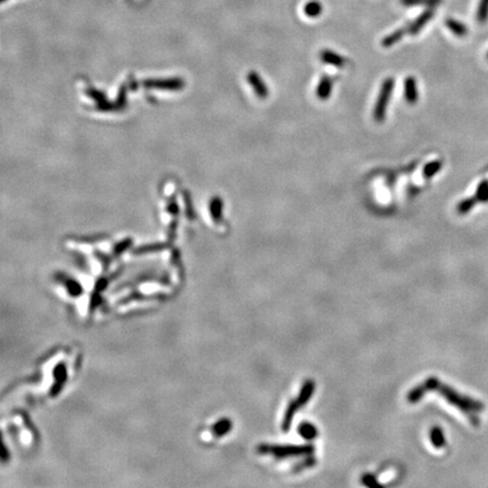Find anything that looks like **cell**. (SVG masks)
Instances as JSON below:
<instances>
[{
	"mask_svg": "<svg viewBox=\"0 0 488 488\" xmlns=\"http://www.w3.org/2000/svg\"><path fill=\"white\" fill-rule=\"evenodd\" d=\"M423 383L424 386H425L427 392L438 391L444 399H446L450 403L454 404V406H457L463 411H475L479 409L478 403H476L475 401H473V400L463 398V397L458 395L454 390H452L451 388L440 382L439 379L428 378L426 381H424Z\"/></svg>",
	"mask_w": 488,
	"mask_h": 488,
	"instance_id": "obj_1",
	"label": "cell"
},
{
	"mask_svg": "<svg viewBox=\"0 0 488 488\" xmlns=\"http://www.w3.org/2000/svg\"><path fill=\"white\" fill-rule=\"evenodd\" d=\"M315 390V383L314 381L312 380H307L303 383L302 389H301L300 395L297 396V398L293 401L289 402L286 411H285V416L283 419V423H281V430L284 432H288L289 428L292 426L293 419L295 417V414L297 410H300L304 404H307L310 401L311 397L314 394Z\"/></svg>",
	"mask_w": 488,
	"mask_h": 488,
	"instance_id": "obj_2",
	"label": "cell"
},
{
	"mask_svg": "<svg viewBox=\"0 0 488 488\" xmlns=\"http://www.w3.org/2000/svg\"><path fill=\"white\" fill-rule=\"evenodd\" d=\"M314 446L311 444H303V445H269L263 444L258 447V452L261 454H269L276 459H285L292 457H304V455L313 454Z\"/></svg>",
	"mask_w": 488,
	"mask_h": 488,
	"instance_id": "obj_3",
	"label": "cell"
},
{
	"mask_svg": "<svg viewBox=\"0 0 488 488\" xmlns=\"http://www.w3.org/2000/svg\"><path fill=\"white\" fill-rule=\"evenodd\" d=\"M394 87H395V79L391 77L387 78L386 81L383 82L382 86H381L378 100H376L374 106V112H373V117H374V120L376 122H383L384 119H386L387 108L389 103H390L392 92H394Z\"/></svg>",
	"mask_w": 488,
	"mask_h": 488,
	"instance_id": "obj_4",
	"label": "cell"
},
{
	"mask_svg": "<svg viewBox=\"0 0 488 488\" xmlns=\"http://www.w3.org/2000/svg\"><path fill=\"white\" fill-rule=\"evenodd\" d=\"M434 15H435L434 7H430L428 9L424 10L414 22H411L409 25H408V33L411 35L418 34L419 32L423 30V27L425 26L432 18H433Z\"/></svg>",
	"mask_w": 488,
	"mask_h": 488,
	"instance_id": "obj_5",
	"label": "cell"
},
{
	"mask_svg": "<svg viewBox=\"0 0 488 488\" xmlns=\"http://www.w3.org/2000/svg\"><path fill=\"white\" fill-rule=\"evenodd\" d=\"M403 94L409 104H415L418 101V86L415 77L408 76L403 82Z\"/></svg>",
	"mask_w": 488,
	"mask_h": 488,
	"instance_id": "obj_6",
	"label": "cell"
},
{
	"mask_svg": "<svg viewBox=\"0 0 488 488\" xmlns=\"http://www.w3.org/2000/svg\"><path fill=\"white\" fill-rule=\"evenodd\" d=\"M320 59L323 63L337 67V68H343V67L346 66V59L341 57V55L337 52H335V51L329 49H324L321 51Z\"/></svg>",
	"mask_w": 488,
	"mask_h": 488,
	"instance_id": "obj_7",
	"label": "cell"
},
{
	"mask_svg": "<svg viewBox=\"0 0 488 488\" xmlns=\"http://www.w3.org/2000/svg\"><path fill=\"white\" fill-rule=\"evenodd\" d=\"M332 79L329 76H323L320 79L319 85L316 87V96L322 101L328 100L332 92Z\"/></svg>",
	"mask_w": 488,
	"mask_h": 488,
	"instance_id": "obj_8",
	"label": "cell"
},
{
	"mask_svg": "<svg viewBox=\"0 0 488 488\" xmlns=\"http://www.w3.org/2000/svg\"><path fill=\"white\" fill-rule=\"evenodd\" d=\"M297 432H299L301 438L307 440V441H312V440L318 438V435H319L318 428L313 425L312 423H309V422L301 423L299 428H297Z\"/></svg>",
	"mask_w": 488,
	"mask_h": 488,
	"instance_id": "obj_9",
	"label": "cell"
},
{
	"mask_svg": "<svg viewBox=\"0 0 488 488\" xmlns=\"http://www.w3.org/2000/svg\"><path fill=\"white\" fill-rule=\"evenodd\" d=\"M249 82L250 84L252 85L253 89H255L257 95L261 98H265L268 96V89L266 84L264 83L263 79H261L256 73H251L249 75Z\"/></svg>",
	"mask_w": 488,
	"mask_h": 488,
	"instance_id": "obj_10",
	"label": "cell"
},
{
	"mask_svg": "<svg viewBox=\"0 0 488 488\" xmlns=\"http://www.w3.org/2000/svg\"><path fill=\"white\" fill-rule=\"evenodd\" d=\"M445 25L450 32H452L455 37L465 38L468 34V27L465 24L457 21L454 18H447L445 21Z\"/></svg>",
	"mask_w": 488,
	"mask_h": 488,
	"instance_id": "obj_11",
	"label": "cell"
},
{
	"mask_svg": "<svg viewBox=\"0 0 488 488\" xmlns=\"http://www.w3.org/2000/svg\"><path fill=\"white\" fill-rule=\"evenodd\" d=\"M407 32H408V26L396 30L392 32V33L387 35V37L382 40L383 47H391L392 45H395L396 43H398L400 40L404 37V34H406Z\"/></svg>",
	"mask_w": 488,
	"mask_h": 488,
	"instance_id": "obj_12",
	"label": "cell"
},
{
	"mask_svg": "<svg viewBox=\"0 0 488 488\" xmlns=\"http://www.w3.org/2000/svg\"><path fill=\"white\" fill-rule=\"evenodd\" d=\"M303 11H304V14L308 16V17H311V18L319 17V16L322 14V11H323L322 3L318 1V0H312V1H309V2L305 3L304 8H303Z\"/></svg>",
	"mask_w": 488,
	"mask_h": 488,
	"instance_id": "obj_13",
	"label": "cell"
},
{
	"mask_svg": "<svg viewBox=\"0 0 488 488\" xmlns=\"http://www.w3.org/2000/svg\"><path fill=\"white\" fill-rule=\"evenodd\" d=\"M430 440L432 445L435 446L436 449H441L445 445V438H444L443 431L440 427H433L430 432Z\"/></svg>",
	"mask_w": 488,
	"mask_h": 488,
	"instance_id": "obj_14",
	"label": "cell"
},
{
	"mask_svg": "<svg viewBox=\"0 0 488 488\" xmlns=\"http://www.w3.org/2000/svg\"><path fill=\"white\" fill-rule=\"evenodd\" d=\"M427 394L425 386L424 383L419 384V386L412 388L411 390L408 392L407 395V400L409 403H417L420 400L423 399V397Z\"/></svg>",
	"mask_w": 488,
	"mask_h": 488,
	"instance_id": "obj_15",
	"label": "cell"
},
{
	"mask_svg": "<svg viewBox=\"0 0 488 488\" xmlns=\"http://www.w3.org/2000/svg\"><path fill=\"white\" fill-rule=\"evenodd\" d=\"M442 166H443V163H442V161H440V160L430 162L428 164L424 166V170H423L424 177H426V178L433 177L434 176H436V174L439 173V171L442 169Z\"/></svg>",
	"mask_w": 488,
	"mask_h": 488,
	"instance_id": "obj_16",
	"label": "cell"
},
{
	"mask_svg": "<svg viewBox=\"0 0 488 488\" xmlns=\"http://www.w3.org/2000/svg\"><path fill=\"white\" fill-rule=\"evenodd\" d=\"M443 0H400L401 5L410 7V6H427V7H436L440 5Z\"/></svg>",
	"mask_w": 488,
	"mask_h": 488,
	"instance_id": "obj_17",
	"label": "cell"
},
{
	"mask_svg": "<svg viewBox=\"0 0 488 488\" xmlns=\"http://www.w3.org/2000/svg\"><path fill=\"white\" fill-rule=\"evenodd\" d=\"M476 18L481 24H485L488 21V0H479Z\"/></svg>",
	"mask_w": 488,
	"mask_h": 488,
	"instance_id": "obj_18",
	"label": "cell"
},
{
	"mask_svg": "<svg viewBox=\"0 0 488 488\" xmlns=\"http://www.w3.org/2000/svg\"><path fill=\"white\" fill-rule=\"evenodd\" d=\"M476 202H477V199H476V197H474V198H467V199L460 201L459 205L457 206L458 213L461 214V215H463V214H467L468 212H470V210L473 209L474 206L476 205Z\"/></svg>",
	"mask_w": 488,
	"mask_h": 488,
	"instance_id": "obj_19",
	"label": "cell"
},
{
	"mask_svg": "<svg viewBox=\"0 0 488 488\" xmlns=\"http://www.w3.org/2000/svg\"><path fill=\"white\" fill-rule=\"evenodd\" d=\"M476 199L479 202H487L488 201V182L483 181L478 185L477 191H476Z\"/></svg>",
	"mask_w": 488,
	"mask_h": 488,
	"instance_id": "obj_20",
	"label": "cell"
},
{
	"mask_svg": "<svg viewBox=\"0 0 488 488\" xmlns=\"http://www.w3.org/2000/svg\"><path fill=\"white\" fill-rule=\"evenodd\" d=\"M362 483L367 487H381L380 483L376 481V478L371 474H366L362 477Z\"/></svg>",
	"mask_w": 488,
	"mask_h": 488,
	"instance_id": "obj_21",
	"label": "cell"
},
{
	"mask_svg": "<svg viewBox=\"0 0 488 488\" xmlns=\"http://www.w3.org/2000/svg\"><path fill=\"white\" fill-rule=\"evenodd\" d=\"M314 465H315V460L313 458H309L308 460H304V461L297 463V465L294 467V473H297V471H302L303 469H305V468L312 467Z\"/></svg>",
	"mask_w": 488,
	"mask_h": 488,
	"instance_id": "obj_22",
	"label": "cell"
},
{
	"mask_svg": "<svg viewBox=\"0 0 488 488\" xmlns=\"http://www.w3.org/2000/svg\"><path fill=\"white\" fill-rule=\"evenodd\" d=\"M487 58H488V53H487Z\"/></svg>",
	"mask_w": 488,
	"mask_h": 488,
	"instance_id": "obj_23",
	"label": "cell"
}]
</instances>
